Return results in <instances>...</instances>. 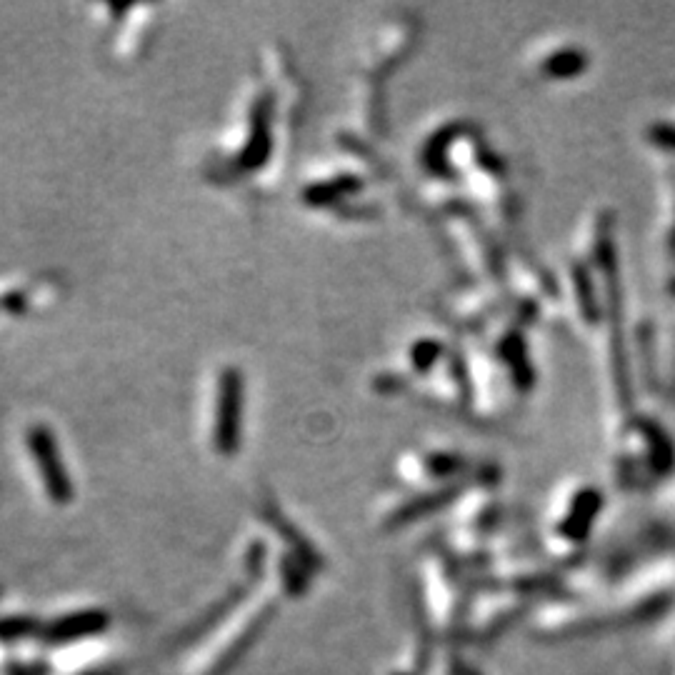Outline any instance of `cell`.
<instances>
[{"label": "cell", "mask_w": 675, "mask_h": 675, "mask_svg": "<svg viewBox=\"0 0 675 675\" xmlns=\"http://www.w3.org/2000/svg\"><path fill=\"white\" fill-rule=\"evenodd\" d=\"M243 435V373L235 365L220 370L215 398L213 445L220 455H233Z\"/></svg>", "instance_id": "obj_1"}, {"label": "cell", "mask_w": 675, "mask_h": 675, "mask_svg": "<svg viewBox=\"0 0 675 675\" xmlns=\"http://www.w3.org/2000/svg\"><path fill=\"white\" fill-rule=\"evenodd\" d=\"M28 448L53 503H70V498H73V483H70V473L65 468L63 458H60L58 440H55L53 430L43 423L30 425Z\"/></svg>", "instance_id": "obj_2"}, {"label": "cell", "mask_w": 675, "mask_h": 675, "mask_svg": "<svg viewBox=\"0 0 675 675\" xmlns=\"http://www.w3.org/2000/svg\"><path fill=\"white\" fill-rule=\"evenodd\" d=\"M273 153V95L260 93L250 108L248 140L238 153V168L255 173L263 168Z\"/></svg>", "instance_id": "obj_3"}, {"label": "cell", "mask_w": 675, "mask_h": 675, "mask_svg": "<svg viewBox=\"0 0 675 675\" xmlns=\"http://www.w3.org/2000/svg\"><path fill=\"white\" fill-rule=\"evenodd\" d=\"M358 185H360L358 178H353V175L338 178L335 183H315V185H308V188L303 190V200L308 205L333 203V200L338 198L340 193H350V190H355Z\"/></svg>", "instance_id": "obj_4"}, {"label": "cell", "mask_w": 675, "mask_h": 675, "mask_svg": "<svg viewBox=\"0 0 675 675\" xmlns=\"http://www.w3.org/2000/svg\"><path fill=\"white\" fill-rule=\"evenodd\" d=\"M3 308L13 310V313H20V310L25 308L23 295H20V293H10V295H8V300H3Z\"/></svg>", "instance_id": "obj_5"}]
</instances>
